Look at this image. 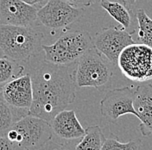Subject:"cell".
Listing matches in <instances>:
<instances>
[{
  "label": "cell",
  "mask_w": 152,
  "mask_h": 150,
  "mask_svg": "<svg viewBox=\"0 0 152 150\" xmlns=\"http://www.w3.org/2000/svg\"><path fill=\"white\" fill-rule=\"evenodd\" d=\"M83 15V8L75 7L64 0H48L37 10L41 24L50 29H63L77 22Z\"/></svg>",
  "instance_id": "7"
},
{
  "label": "cell",
  "mask_w": 152,
  "mask_h": 150,
  "mask_svg": "<svg viewBox=\"0 0 152 150\" xmlns=\"http://www.w3.org/2000/svg\"><path fill=\"white\" fill-rule=\"evenodd\" d=\"M43 34L32 26H14L0 23V48L5 56L28 63L42 51Z\"/></svg>",
  "instance_id": "2"
},
{
  "label": "cell",
  "mask_w": 152,
  "mask_h": 150,
  "mask_svg": "<svg viewBox=\"0 0 152 150\" xmlns=\"http://www.w3.org/2000/svg\"><path fill=\"white\" fill-rule=\"evenodd\" d=\"M3 56H4V55L3 51L1 50V48H0V58H1V57H3Z\"/></svg>",
  "instance_id": "25"
},
{
  "label": "cell",
  "mask_w": 152,
  "mask_h": 150,
  "mask_svg": "<svg viewBox=\"0 0 152 150\" xmlns=\"http://www.w3.org/2000/svg\"><path fill=\"white\" fill-rule=\"evenodd\" d=\"M70 4L79 7V8H83V7H87L92 4L93 0H64Z\"/></svg>",
  "instance_id": "22"
},
{
  "label": "cell",
  "mask_w": 152,
  "mask_h": 150,
  "mask_svg": "<svg viewBox=\"0 0 152 150\" xmlns=\"http://www.w3.org/2000/svg\"><path fill=\"white\" fill-rule=\"evenodd\" d=\"M37 6L22 0H0V23L32 26L38 21Z\"/></svg>",
  "instance_id": "11"
},
{
  "label": "cell",
  "mask_w": 152,
  "mask_h": 150,
  "mask_svg": "<svg viewBox=\"0 0 152 150\" xmlns=\"http://www.w3.org/2000/svg\"><path fill=\"white\" fill-rule=\"evenodd\" d=\"M133 33H129L126 28L114 26L103 28L93 38V44L97 51L115 66L120 53L127 46L135 43Z\"/></svg>",
  "instance_id": "8"
},
{
  "label": "cell",
  "mask_w": 152,
  "mask_h": 150,
  "mask_svg": "<svg viewBox=\"0 0 152 150\" xmlns=\"http://www.w3.org/2000/svg\"><path fill=\"white\" fill-rule=\"evenodd\" d=\"M93 47V38L88 32L68 30L63 32L55 43L42 44V48L46 62L58 66H74Z\"/></svg>",
  "instance_id": "3"
},
{
  "label": "cell",
  "mask_w": 152,
  "mask_h": 150,
  "mask_svg": "<svg viewBox=\"0 0 152 150\" xmlns=\"http://www.w3.org/2000/svg\"><path fill=\"white\" fill-rule=\"evenodd\" d=\"M133 106L141 121L138 131L144 137L152 135V84L138 85L135 89Z\"/></svg>",
  "instance_id": "12"
},
{
  "label": "cell",
  "mask_w": 152,
  "mask_h": 150,
  "mask_svg": "<svg viewBox=\"0 0 152 150\" xmlns=\"http://www.w3.org/2000/svg\"><path fill=\"white\" fill-rule=\"evenodd\" d=\"M54 132L49 122L37 117L27 115L16 122L5 135L17 149L41 150L52 141Z\"/></svg>",
  "instance_id": "4"
},
{
  "label": "cell",
  "mask_w": 152,
  "mask_h": 150,
  "mask_svg": "<svg viewBox=\"0 0 152 150\" xmlns=\"http://www.w3.org/2000/svg\"><path fill=\"white\" fill-rule=\"evenodd\" d=\"M105 137L99 125L87 127L85 135L77 142L75 150H102Z\"/></svg>",
  "instance_id": "15"
},
{
  "label": "cell",
  "mask_w": 152,
  "mask_h": 150,
  "mask_svg": "<svg viewBox=\"0 0 152 150\" xmlns=\"http://www.w3.org/2000/svg\"><path fill=\"white\" fill-rule=\"evenodd\" d=\"M100 5L123 28H127L132 23L131 10L122 2L117 0H100Z\"/></svg>",
  "instance_id": "16"
},
{
  "label": "cell",
  "mask_w": 152,
  "mask_h": 150,
  "mask_svg": "<svg viewBox=\"0 0 152 150\" xmlns=\"http://www.w3.org/2000/svg\"><path fill=\"white\" fill-rule=\"evenodd\" d=\"M142 142L140 140H130L127 142H121L118 137L111 134L110 137L104 141L102 150H140Z\"/></svg>",
  "instance_id": "19"
},
{
  "label": "cell",
  "mask_w": 152,
  "mask_h": 150,
  "mask_svg": "<svg viewBox=\"0 0 152 150\" xmlns=\"http://www.w3.org/2000/svg\"><path fill=\"white\" fill-rule=\"evenodd\" d=\"M1 92L10 105L29 112L33 100V86L30 74H23L0 84Z\"/></svg>",
  "instance_id": "10"
},
{
  "label": "cell",
  "mask_w": 152,
  "mask_h": 150,
  "mask_svg": "<svg viewBox=\"0 0 152 150\" xmlns=\"http://www.w3.org/2000/svg\"><path fill=\"white\" fill-rule=\"evenodd\" d=\"M25 66L7 56L0 58V84H4L10 79L23 74Z\"/></svg>",
  "instance_id": "17"
},
{
  "label": "cell",
  "mask_w": 152,
  "mask_h": 150,
  "mask_svg": "<svg viewBox=\"0 0 152 150\" xmlns=\"http://www.w3.org/2000/svg\"><path fill=\"white\" fill-rule=\"evenodd\" d=\"M54 134L64 141L78 140L85 135V129L80 124L73 110H63L56 115L50 122Z\"/></svg>",
  "instance_id": "13"
},
{
  "label": "cell",
  "mask_w": 152,
  "mask_h": 150,
  "mask_svg": "<svg viewBox=\"0 0 152 150\" xmlns=\"http://www.w3.org/2000/svg\"><path fill=\"white\" fill-rule=\"evenodd\" d=\"M25 3H27L30 5H34V6H37V5H40L42 4H44L46 3L48 0H22Z\"/></svg>",
  "instance_id": "23"
},
{
  "label": "cell",
  "mask_w": 152,
  "mask_h": 150,
  "mask_svg": "<svg viewBox=\"0 0 152 150\" xmlns=\"http://www.w3.org/2000/svg\"><path fill=\"white\" fill-rule=\"evenodd\" d=\"M75 66V65H74ZM75 68L58 66L45 60L32 72L33 100L28 114L48 122L75 102Z\"/></svg>",
  "instance_id": "1"
},
{
  "label": "cell",
  "mask_w": 152,
  "mask_h": 150,
  "mask_svg": "<svg viewBox=\"0 0 152 150\" xmlns=\"http://www.w3.org/2000/svg\"><path fill=\"white\" fill-rule=\"evenodd\" d=\"M76 140L66 141V142H52L47 146L48 150H75Z\"/></svg>",
  "instance_id": "20"
},
{
  "label": "cell",
  "mask_w": 152,
  "mask_h": 150,
  "mask_svg": "<svg viewBox=\"0 0 152 150\" xmlns=\"http://www.w3.org/2000/svg\"><path fill=\"white\" fill-rule=\"evenodd\" d=\"M113 64L91 47L78 60L75 66V83L78 87H94L103 91L113 76Z\"/></svg>",
  "instance_id": "5"
},
{
  "label": "cell",
  "mask_w": 152,
  "mask_h": 150,
  "mask_svg": "<svg viewBox=\"0 0 152 150\" xmlns=\"http://www.w3.org/2000/svg\"><path fill=\"white\" fill-rule=\"evenodd\" d=\"M136 16L138 23V41L152 47V19L143 9H137Z\"/></svg>",
  "instance_id": "18"
},
{
  "label": "cell",
  "mask_w": 152,
  "mask_h": 150,
  "mask_svg": "<svg viewBox=\"0 0 152 150\" xmlns=\"http://www.w3.org/2000/svg\"><path fill=\"white\" fill-rule=\"evenodd\" d=\"M117 65L127 79L136 82L152 79V47L136 42L120 53Z\"/></svg>",
  "instance_id": "6"
},
{
  "label": "cell",
  "mask_w": 152,
  "mask_h": 150,
  "mask_svg": "<svg viewBox=\"0 0 152 150\" xmlns=\"http://www.w3.org/2000/svg\"><path fill=\"white\" fill-rule=\"evenodd\" d=\"M137 0H121V2L123 3L124 4L130 9L131 11L132 10L133 7L135 5V3H136Z\"/></svg>",
  "instance_id": "24"
},
{
  "label": "cell",
  "mask_w": 152,
  "mask_h": 150,
  "mask_svg": "<svg viewBox=\"0 0 152 150\" xmlns=\"http://www.w3.org/2000/svg\"><path fill=\"white\" fill-rule=\"evenodd\" d=\"M41 150H48V149L46 148V149H41Z\"/></svg>",
  "instance_id": "26"
},
{
  "label": "cell",
  "mask_w": 152,
  "mask_h": 150,
  "mask_svg": "<svg viewBox=\"0 0 152 150\" xmlns=\"http://www.w3.org/2000/svg\"><path fill=\"white\" fill-rule=\"evenodd\" d=\"M0 150H18V149L5 136H0Z\"/></svg>",
  "instance_id": "21"
},
{
  "label": "cell",
  "mask_w": 152,
  "mask_h": 150,
  "mask_svg": "<svg viewBox=\"0 0 152 150\" xmlns=\"http://www.w3.org/2000/svg\"><path fill=\"white\" fill-rule=\"evenodd\" d=\"M135 90L132 86L115 88L104 95L100 101V113L108 122L115 123L124 115L132 114L137 117L133 103Z\"/></svg>",
  "instance_id": "9"
},
{
  "label": "cell",
  "mask_w": 152,
  "mask_h": 150,
  "mask_svg": "<svg viewBox=\"0 0 152 150\" xmlns=\"http://www.w3.org/2000/svg\"><path fill=\"white\" fill-rule=\"evenodd\" d=\"M27 115H28V111L10 105L4 98L0 88V136H5L15 122Z\"/></svg>",
  "instance_id": "14"
}]
</instances>
